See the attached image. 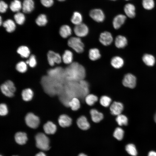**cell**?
<instances>
[{"instance_id":"obj_1","label":"cell","mask_w":156,"mask_h":156,"mask_svg":"<svg viewBox=\"0 0 156 156\" xmlns=\"http://www.w3.org/2000/svg\"><path fill=\"white\" fill-rule=\"evenodd\" d=\"M65 74L67 79L72 81L83 80L86 75L84 67L77 62H72L66 68Z\"/></svg>"},{"instance_id":"obj_2","label":"cell","mask_w":156,"mask_h":156,"mask_svg":"<svg viewBox=\"0 0 156 156\" xmlns=\"http://www.w3.org/2000/svg\"><path fill=\"white\" fill-rule=\"evenodd\" d=\"M36 145L39 148L44 151H47L50 148L49 140L47 136L43 133H40L35 136Z\"/></svg>"},{"instance_id":"obj_3","label":"cell","mask_w":156,"mask_h":156,"mask_svg":"<svg viewBox=\"0 0 156 156\" xmlns=\"http://www.w3.org/2000/svg\"><path fill=\"white\" fill-rule=\"evenodd\" d=\"M68 44L76 52L81 53L84 51V45L79 37H73L68 41Z\"/></svg>"},{"instance_id":"obj_4","label":"cell","mask_w":156,"mask_h":156,"mask_svg":"<svg viewBox=\"0 0 156 156\" xmlns=\"http://www.w3.org/2000/svg\"><path fill=\"white\" fill-rule=\"evenodd\" d=\"M25 120L27 125L33 129L37 128L40 123L38 117L32 113H29L26 115Z\"/></svg>"},{"instance_id":"obj_5","label":"cell","mask_w":156,"mask_h":156,"mask_svg":"<svg viewBox=\"0 0 156 156\" xmlns=\"http://www.w3.org/2000/svg\"><path fill=\"white\" fill-rule=\"evenodd\" d=\"M74 31L77 37H83L87 35L89 32V29L86 25L82 23L75 26Z\"/></svg>"},{"instance_id":"obj_6","label":"cell","mask_w":156,"mask_h":156,"mask_svg":"<svg viewBox=\"0 0 156 156\" xmlns=\"http://www.w3.org/2000/svg\"><path fill=\"white\" fill-rule=\"evenodd\" d=\"M136 78L135 76L131 74L128 73L125 76L122 83L125 86L133 88L136 86Z\"/></svg>"},{"instance_id":"obj_7","label":"cell","mask_w":156,"mask_h":156,"mask_svg":"<svg viewBox=\"0 0 156 156\" xmlns=\"http://www.w3.org/2000/svg\"><path fill=\"white\" fill-rule=\"evenodd\" d=\"M47 57L48 63L51 66H54L55 63H60L62 60V57L59 53L52 51H50L48 52Z\"/></svg>"},{"instance_id":"obj_8","label":"cell","mask_w":156,"mask_h":156,"mask_svg":"<svg viewBox=\"0 0 156 156\" xmlns=\"http://www.w3.org/2000/svg\"><path fill=\"white\" fill-rule=\"evenodd\" d=\"M89 15L94 20L98 22H102L105 18L103 12L99 9H94L91 10Z\"/></svg>"},{"instance_id":"obj_9","label":"cell","mask_w":156,"mask_h":156,"mask_svg":"<svg viewBox=\"0 0 156 156\" xmlns=\"http://www.w3.org/2000/svg\"><path fill=\"white\" fill-rule=\"evenodd\" d=\"M100 42L103 45L107 46L113 42L112 36L109 32L107 31L101 33L99 38Z\"/></svg>"},{"instance_id":"obj_10","label":"cell","mask_w":156,"mask_h":156,"mask_svg":"<svg viewBox=\"0 0 156 156\" xmlns=\"http://www.w3.org/2000/svg\"><path fill=\"white\" fill-rule=\"evenodd\" d=\"M123 109V106L122 103L116 101L114 102L110 107L111 114L113 115L116 116L120 114Z\"/></svg>"},{"instance_id":"obj_11","label":"cell","mask_w":156,"mask_h":156,"mask_svg":"<svg viewBox=\"0 0 156 156\" xmlns=\"http://www.w3.org/2000/svg\"><path fill=\"white\" fill-rule=\"evenodd\" d=\"M34 3L33 0H24L22 3V10L25 13H29L34 10Z\"/></svg>"},{"instance_id":"obj_12","label":"cell","mask_w":156,"mask_h":156,"mask_svg":"<svg viewBox=\"0 0 156 156\" xmlns=\"http://www.w3.org/2000/svg\"><path fill=\"white\" fill-rule=\"evenodd\" d=\"M126 19V16L122 14H119L116 16L113 21L114 28L115 29L119 28L124 23Z\"/></svg>"},{"instance_id":"obj_13","label":"cell","mask_w":156,"mask_h":156,"mask_svg":"<svg viewBox=\"0 0 156 156\" xmlns=\"http://www.w3.org/2000/svg\"><path fill=\"white\" fill-rule=\"evenodd\" d=\"M58 122L61 127H69L71 125L72 120L66 114H62L59 116Z\"/></svg>"},{"instance_id":"obj_14","label":"cell","mask_w":156,"mask_h":156,"mask_svg":"<svg viewBox=\"0 0 156 156\" xmlns=\"http://www.w3.org/2000/svg\"><path fill=\"white\" fill-rule=\"evenodd\" d=\"M77 123L79 127L83 130L88 129L90 127V125L86 117L82 116L77 120Z\"/></svg>"},{"instance_id":"obj_15","label":"cell","mask_w":156,"mask_h":156,"mask_svg":"<svg viewBox=\"0 0 156 156\" xmlns=\"http://www.w3.org/2000/svg\"><path fill=\"white\" fill-rule=\"evenodd\" d=\"M43 129L45 132L48 134H54L56 131V125L51 121H48L43 126Z\"/></svg>"},{"instance_id":"obj_16","label":"cell","mask_w":156,"mask_h":156,"mask_svg":"<svg viewBox=\"0 0 156 156\" xmlns=\"http://www.w3.org/2000/svg\"><path fill=\"white\" fill-rule=\"evenodd\" d=\"M124 11L126 15L129 18H133L135 17V8L133 4L128 3L125 5Z\"/></svg>"},{"instance_id":"obj_17","label":"cell","mask_w":156,"mask_h":156,"mask_svg":"<svg viewBox=\"0 0 156 156\" xmlns=\"http://www.w3.org/2000/svg\"><path fill=\"white\" fill-rule=\"evenodd\" d=\"M90 114L92 120L97 123L101 121L103 118V114L95 109H92L90 111Z\"/></svg>"},{"instance_id":"obj_18","label":"cell","mask_w":156,"mask_h":156,"mask_svg":"<svg viewBox=\"0 0 156 156\" xmlns=\"http://www.w3.org/2000/svg\"><path fill=\"white\" fill-rule=\"evenodd\" d=\"M127 40L124 36L118 35L115 38V44L116 46L118 48H123L127 45Z\"/></svg>"},{"instance_id":"obj_19","label":"cell","mask_w":156,"mask_h":156,"mask_svg":"<svg viewBox=\"0 0 156 156\" xmlns=\"http://www.w3.org/2000/svg\"><path fill=\"white\" fill-rule=\"evenodd\" d=\"M14 138L16 143L20 145L25 144L27 140L26 134L21 132L16 133L15 134Z\"/></svg>"},{"instance_id":"obj_20","label":"cell","mask_w":156,"mask_h":156,"mask_svg":"<svg viewBox=\"0 0 156 156\" xmlns=\"http://www.w3.org/2000/svg\"><path fill=\"white\" fill-rule=\"evenodd\" d=\"M72 33L71 29L68 25H63L60 28V34L61 36L64 38H66L70 36L71 34Z\"/></svg>"},{"instance_id":"obj_21","label":"cell","mask_w":156,"mask_h":156,"mask_svg":"<svg viewBox=\"0 0 156 156\" xmlns=\"http://www.w3.org/2000/svg\"><path fill=\"white\" fill-rule=\"evenodd\" d=\"M123 59L120 57L116 56L112 58L111 61V64L114 68L118 69L122 67L124 64Z\"/></svg>"},{"instance_id":"obj_22","label":"cell","mask_w":156,"mask_h":156,"mask_svg":"<svg viewBox=\"0 0 156 156\" xmlns=\"http://www.w3.org/2000/svg\"><path fill=\"white\" fill-rule=\"evenodd\" d=\"M3 26L5 28L8 32L11 33L14 31L16 28V25L14 22L11 19H8L2 23Z\"/></svg>"},{"instance_id":"obj_23","label":"cell","mask_w":156,"mask_h":156,"mask_svg":"<svg viewBox=\"0 0 156 156\" xmlns=\"http://www.w3.org/2000/svg\"><path fill=\"white\" fill-rule=\"evenodd\" d=\"M73 59V53L69 50L65 51L62 57L63 62L66 64H70L72 63Z\"/></svg>"},{"instance_id":"obj_24","label":"cell","mask_w":156,"mask_h":156,"mask_svg":"<svg viewBox=\"0 0 156 156\" xmlns=\"http://www.w3.org/2000/svg\"><path fill=\"white\" fill-rule=\"evenodd\" d=\"M88 56L91 60L95 61L101 57V55L99 50L98 49L93 48L89 50Z\"/></svg>"},{"instance_id":"obj_25","label":"cell","mask_w":156,"mask_h":156,"mask_svg":"<svg viewBox=\"0 0 156 156\" xmlns=\"http://www.w3.org/2000/svg\"><path fill=\"white\" fill-rule=\"evenodd\" d=\"M10 10L13 12H18L22 8V4L19 0H14L10 5Z\"/></svg>"},{"instance_id":"obj_26","label":"cell","mask_w":156,"mask_h":156,"mask_svg":"<svg viewBox=\"0 0 156 156\" xmlns=\"http://www.w3.org/2000/svg\"><path fill=\"white\" fill-rule=\"evenodd\" d=\"M142 59L144 62L148 66H153L155 63L154 57L150 54H145L143 55Z\"/></svg>"},{"instance_id":"obj_27","label":"cell","mask_w":156,"mask_h":156,"mask_svg":"<svg viewBox=\"0 0 156 156\" xmlns=\"http://www.w3.org/2000/svg\"><path fill=\"white\" fill-rule=\"evenodd\" d=\"M17 51L23 58H26L28 57L30 54V51L29 48L25 46L19 47L17 49Z\"/></svg>"},{"instance_id":"obj_28","label":"cell","mask_w":156,"mask_h":156,"mask_svg":"<svg viewBox=\"0 0 156 156\" xmlns=\"http://www.w3.org/2000/svg\"><path fill=\"white\" fill-rule=\"evenodd\" d=\"M82 16L81 14L79 12H74L71 19V22L75 25H77L82 23Z\"/></svg>"},{"instance_id":"obj_29","label":"cell","mask_w":156,"mask_h":156,"mask_svg":"<svg viewBox=\"0 0 156 156\" xmlns=\"http://www.w3.org/2000/svg\"><path fill=\"white\" fill-rule=\"evenodd\" d=\"M33 92L30 88H26L23 90L22 92L23 99L25 101H29L32 99Z\"/></svg>"},{"instance_id":"obj_30","label":"cell","mask_w":156,"mask_h":156,"mask_svg":"<svg viewBox=\"0 0 156 156\" xmlns=\"http://www.w3.org/2000/svg\"><path fill=\"white\" fill-rule=\"evenodd\" d=\"M68 105L74 111L78 109L80 106V104L79 100L76 97L73 98L69 102Z\"/></svg>"},{"instance_id":"obj_31","label":"cell","mask_w":156,"mask_h":156,"mask_svg":"<svg viewBox=\"0 0 156 156\" xmlns=\"http://www.w3.org/2000/svg\"><path fill=\"white\" fill-rule=\"evenodd\" d=\"M46 16L44 14H41L38 16L35 20L36 24L40 26H45L47 23Z\"/></svg>"},{"instance_id":"obj_32","label":"cell","mask_w":156,"mask_h":156,"mask_svg":"<svg viewBox=\"0 0 156 156\" xmlns=\"http://www.w3.org/2000/svg\"><path fill=\"white\" fill-rule=\"evenodd\" d=\"M14 18L16 22L19 25L23 24L25 21L24 14L21 12H17L14 15Z\"/></svg>"},{"instance_id":"obj_33","label":"cell","mask_w":156,"mask_h":156,"mask_svg":"<svg viewBox=\"0 0 156 156\" xmlns=\"http://www.w3.org/2000/svg\"><path fill=\"white\" fill-rule=\"evenodd\" d=\"M125 150L127 153L132 156H136L138 153L135 145L132 144H129L126 145Z\"/></svg>"},{"instance_id":"obj_34","label":"cell","mask_w":156,"mask_h":156,"mask_svg":"<svg viewBox=\"0 0 156 156\" xmlns=\"http://www.w3.org/2000/svg\"><path fill=\"white\" fill-rule=\"evenodd\" d=\"M116 120L118 125L120 126L126 125L128 124L127 118L125 115L121 114L117 116Z\"/></svg>"},{"instance_id":"obj_35","label":"cell","mask_w":156,"mask_h":156,"mask_svg":"<svg viewBox=\"0 0 156 156\" xmlns=\"http://www.w3.org/2000/svg\"><path fill=\"white\" fill-rule=\"evenodd\" d=\"M98 100V97L93 94L88 95L85 98L86 103L90 106L93 105Z\"/></svg>"},{"instance_id":"obj_36","label":"cell","mask_w":156,"mask_h":156,"mask_svg":"<svg viewBox=\"0 0 156 156\" xmlns=\"http://www.w3.org/2000/svg\"><path fill=\"white\" fill-rule=\"evenodd\" d=\"M1 90L2 93L7 96L12 97L14 95V93L4 83L1 85Z\"/></svg>"},{"instance_id":"obj_37","label":"cell","mask_w":156,"mask_h":156,"mask_svg":"<svg viewBox=\"0 0 156 156\" xmlns=\"http://www.w3.org/2000/svg\"><path fill=\"white\" fill-rule=\"evenodd\" d=\"M124 131L120 127L116 128L113 133L114 137L118 140H121L123 137Z\"/></svg>"},{"instance_id":"obj_38","label":"cell","mask_w":156,"mask_h":156,"mask_svg":"<svg viewBox=\"0 0 156 156\" xmlns=\"http://www.w3.org/2000/svg\"><path fill=\"white\" fill-rule=\"evenodd\" d=\"M142 5L145 9L151 10L154 7L155 3L153 0H142Z\"/></svg>"},{"instance_id":"obj_39","label":"cell","mask_w":156,"mask_h":156,"mask_svg":"<svg viewBox=\"0 0 156 156\" xmlns=\"http://www.w3.org/2000/svg\"><path fill=\"white\" fill-rule=\"evenodd\" d=\"M16 70L21 73L25 72L27 70V64L23 61H21L18 62L16 66Z\"/></svg>"},{"instance_id":"obj_40","label":"cell","mask_w":156,"mask_h":156,"mask_svg":"<svg viewBox=\"0 0 156 156\" xmlns=\"http://www.w3.org/2000/svg\"><path fill=\"white\" fill-rule=\"evenodd\" d=\"M112 100L109 97L106 96H103L101 97L100 99L101 104L104 107H107L110 104Z\"/></svg>"},{"instance_id":"obj_41","label":"cell","mask_w":156,"mask_h":156,"mask_svg":"<svg viewBox=\"0 0 156 156\" xmlns=\"http://www.w3.org/2000/svg\"><path fill=\"white\" fill-rule=\"evenodd\" d=\"M8 109L6 105L4 103H1L0 105V114L1 116H4L8 113Z\"/></svg>"},{"instance_id":"obj_42","label":"cell","mask_w":156,"mask_h":156,"mask_svg":"<svg viewBox=\"0 0 156 156\" xmlns=\"http://www.w3.org/2000/svg\"><path fill=\"white\" fill-rule=\"evenodd\" d=\"M40 1L44 6L47 8L51 7L54 3L53 0H40Z\"/></svg>"},{"instance_id":"obj_43","label":"cell","mask_w":156,"mask_h":156,"mask_svg":"<svg viewBox=\"0 0 156 156\" xmlns=\"http://www.w3.org/2000/svg\"><path fill=\"white\" fill-rule=\"evenodd\" d=\"M29 63L28 64L31 67H34L36 65L37 62L36 57L34 55H31L29 59Z\"/></svg>"},{"instance_id":"obj_44","label":"cell","mask_w":156,"mask_h":156,"mask_svg":"<svg viewBox=\"0 0 156 156\" xmlns=\"http://www.w3.org/2000/svg\"><path fill=\"white\" fill-rule=\"evenodd\" d=\"M8 4L4 1L1 0L0 2V12L1 13L5 12L8 8Z\"/></svg>"},{"instance_id":"obj_45","label":"cell","mask_w":156,"mask_h":156,"mask_svg":"<svg viewBox=\"0 0 156 156\" xmlns=\"http://www.w3.org/2000/svg\"><path fill=\"white\" fill-rule=\"evenodd\" d=\"M4 83L10 89L11 91L13 93L15 91L16 89L13 83L10 80H8L6 81Z\"/></svg>"},{"instance_id":"obj_46","label":"cell","mask_w":156,"mask_h":156,"mask_svg":"<svg viewBox=\"0 0 156 156\" xmlns=\"http://www.w3.org/2000/svg\"><path fill=\"white\" fill-rule=\"evenodd\" d=\"M148 156H156V152L154 151H151L148 153Z\"/></svg>"},{"instance_id":"obj_47","label":"cell","mask_w":156,"mask_h":156,"mask_svg":"<svg viewBox=\"0 0 156 156\" xmlns=\"http://www.w3.org/2000/svg\"><path fill=\"white\" fill-rule=\"evenodd\" d=\"M35 156H46L45 154L42 152H40L36 155Z\"/></svg>"},{"instance_id":"obj_48","label":"cell","mask_w":156,"mask_h":156,"mask_svg":"<svg viewBox=\"0 0 156 156\" xmlns=\"http://www.w3.org/2000/svg\"><path fill=\"white\" fill-rule=\"evenodd\" d=\"M78 156H88L84 153H81L79 154Z\"/></svg>"},{"instance_id":"obj_49","label":"cell","mask_w":156,"mask_h":156,"mask_svg":"<svg viewBox=\"0 0 156 156\" xmlns=\"http://www.w3.org/2000/svg\"><path fill=\"white\" fill-rule=\"evenodd\" d=\"M2 18L1 16H0V25H1L2 24Z\"/></svg>"},{"instance_id":"obj_50","label":"cell","mask_w":156,"mask_h":156,"mask_svg":"<svg viewBox=\"0 0 156 156\" xmlns=\"http://www.w3.org/2000/svg\"><path fill=\"white\" fill-rule=\"evenodd\" d=\"M154 120L155 122H156V113L155 115L154 116Z\"/></svg>"},{"instance_id":"obj_51","label":"cell","mask_w":156,"mask_h":156,"mask_svg":"<svg viewBox=\"0 0 156 156\" xmlns=\"http://www.w3.org/2000/svg\"><path fill=\"white\" fill-rule=\"evenodd\" d=\"M57 0L60 1H65V0Z\"/></svg>"},{"instance_id":"obj_52","label":"cell","mask_w":156,"mask_h":156,"mask_svg":"<svg viewBox=\"0 0 156 156\" xmlns=\"http://www.w3.org/2000/svg\"><path fill=\"white\" fill-rule=\"evenodd\" d=\"M111 0V1H116V0Z\"/></svg>"},{"instance_id":"obj_53","label":"cell","mask_w":156,"mask_h":156,"mask_svg":"<svg viewBox=\"0 0 156 156\" xmlns=\"http://www.w3.org/2000/svg\"><path fill=\"white\" fill-rule=\"evenodd\" d=\"M126 0V1H128V0Z\"/></svg>"},{"instance_id":"obj_54","label":"cell","mask_w":156,"mask_h":156,"mask_svg":"<svg viewBox=\"0 0 156 156\" xmlns=\"http://www.w3.org/2000/svg\"></svg>"},{"instance_id":"obj_55","label":"cell","mask_w":156,"mask_h":156,"mask_svg":"<svg viewBox=\"0 0 156 156\" xmlns=\"http://www.w3.org/2000/svg\"><path fill=\"white\" fill-rule=\"evenodd\" d=\"M0 156H1V155Z\"/></svg>"}]
</instances>
